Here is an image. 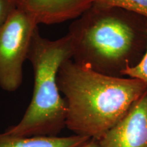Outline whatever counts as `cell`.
<instances>
[{
  "instance_id": "6da1fadb",
  "label": "cell",
  "mask_w": 147,
  "mask_h": 147,
  "mask_svg": "<svg viewBox=\"0 0 147 147\" xmlns=\"http://www.w3.org/2000/svg\"><path fill=\"white\" fill-rule=\"evenodd\" d=\"M71 59L106 76L124 77L147 48V18L117 7L93 3L74 20L67 34Z\"/></svg>"
},
{
  "instance_id": "7a4b0ae2",
  "label": "cell",
  "mask_w": 147,
  "mask_h": 147,
  "mask_svg": "<svg viewBox=\"0 0 147 147\" xmlns=\"http://www.w3.org/2000/svg\"><path fill=\"white\" fill-rule=\"evenodd\" d=\"M57 81L66 104L65 127L99 140L121 120L147 90L136 78L102 74L68 59Z\"/></svg>"
},
{
  "instance_id": "3957f363",
  "label": "cell",
  "mask_w": 147,
  "mask_h": 147,
  "mask_svg": "<svg viewBox=\"0 0 147 147\" xmlns=\"http://www.w3.org/2000/svg\"><path fill=\"white\" fill-rule=\"evenodd\" d=\"M72 51L67 34L57 40L33 35L27 55L34 71L32 100L21 120L5 133L18 136H56L65 127L66 104L57 78L61 65L71 59Z\"/></svg>"
},
{
  "instance_id": "277c9868",
  "label": "cell",
  "mask_w": 147,
  "mask_h": 147,
  "mask_svg": "<svg viewBox=\"0 0 147 147\" xmlns=\"http://www.w3.org/2000/svg\"><path fill=\"white\" fill-rule=\"evenodd\" d=\"M38 24L16 8L0 29V88L14 92L22 85L23 65Z\"/></svg>"
},
{
  "instance_id": "5b68a950",
  "label": "cell",
  "mask_w": 147,
  "mask_h": 147,
  "mask_svg": "<svg viewBox=\"0 0 147 147\" xmlns=\"http://www.w3.org/2000/svg\"><path fill=\"white\" fill-rule=\"evenodd\" d=\"M97 141L100 147H147V90Z\"/></svg>"
},
{
  "instance_id": "8992f818",
  "label": "cell",
  "mask_w": 147,
  "mask_h": 147,
  "mask_svg": "<svg viewBox=\"0 0 147 147\" xmlns=\"http://www.w3.org/2000/svg\"><path fill=\"white\" fill-rule=\"evenodd\" d=\"M18 9L36 23L53 25L74 20L93 4V0H14Z\"/></svg>"
},
{
  "instance_id": "52a82bcc",
  "label": "cell",
  "mask_w": 147,
  "mask_h": 147,
  "mask_svg": "<svg viewBox=\"0 0 147 147\" xmlns=\"http://www.w3.org/2000/svg\"><path fill=\"white\" fill-rule=\"evenodd\" d=\"M90 139L74 134L69 136H18L0 132V147H78Z\"/></svg>"
},
{
  "instance_id": "ba28073f",
  "label": "cell",
  "mask_w": 147,
  "mask_h": 147,
  "mask_svg": "<svg viewBox=\"0 0 147 147\" xmlns=\"http://www.w3.org/2000/svg\"><path fill=\"white\" fill-rule=\"evenodd\" d=\"M93 3L121 8L147 18V0H93Z\"/></svg>"
},
{
  "instance_id": "9c48e42d",
  "label": "cell",
  "mask_w": 147,
  "mask_h": 147,
  "mask_svg": "<svg viewBox=\"0 0 147 147\" xmlns=\"http://www.w3.org/2000/svg\"><path fill=\"white\" fill-rule=\"evenodd\" d=\"M123 76L138 79L147 84V48L144 56L139 63L124 71Z\"/></svg>"
},
{
  "instance_id": "30bf717a",
  "label": "cell",
  "mask_w": 147,
  "mask_h": 147,
  "mask_svg": "<svg viewBox=\"0 0 147 147\" xmlns=\"http://www.w3.org/2000/svg\"><path fill=\"white\" fill-rule=\"evenodd\" d=\"M16 8L14 0H0V29Z\"/></svg>"
},
{
  "instance_id": "8fae6325",
  "label": "cell",
  "mask_w": 147,
  "mask_h": 147,
  "mask_svg": "<svg viewBox=\"0 0 147 147\" xmlns=\"http://www.w3.org/2000/svg\"><path fill=\"white\" fill-rule=\"evenodd\" d=\"M78 147H100L98 141L95 139H89Z\"/></svg>"
}]
</instances>
